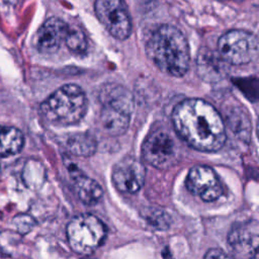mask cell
Returning a JSON list of instances; mask_svg holds the SVG:
<instances>
[{
	"label": "cell",
	"mask_w": 259,
	"mask_h": 259,
	"mask_svg": "<svg viewBox=\"0 0 259 259\" xmlns=\"http://www.w3.org/2000/svg\"><path fill=\"white\" fill-rule=\"evenodd\" d=\"M87 109L84 91L76 84H66L40 104V113L55 125L68 126L79 122Z\"/></svg>",
	"instance_id": "3"
},
{
	"label": "cell",
	"mask_w": 259,
	"mask_h": 259,
	"mask_svg": "<svg viewBox=\"0 0 259 259\" xmlns=\"http://www.w3.org/2000/svg\"><path fill=\"white\" fill-rule=\"evenodd\" d=\"M131 114L108 105H103L99 113L98 124L100 130L109 136L122 135L128 128Z\"/></svg>",
	"instance_id": "13"
},
{
	"label": "cell",
	"mask_w": 259,
	"mask_h": 259,
	"mask_svg": "<svg viewBox=\"0 0 259 259\" xmlns=\"http://www.w3.org/2000/svg\"><path fill=\"white\" fill-rule=\"evenodd\" d=\"M64 42L67 48L74 54L82 55L87 51L88 42L86 35L84 34L83 30L77 26L68 25Z\"/></svg>",
	"instance_id": "18"
},
{
	"label": "cell",
	"mask_w": 259,
	"mask_h": 259,
	"mask_svg": "<svg viewBox=\"0 0 259 259\" xmlns=\"http://www.w3.org/2000/svg\"><path fill=\"white\" fill-rule=\"evenodd\" d=\"M68 25L58 17L47 19L37 29L33 37V45L39 53H56L65 40Z\"/></svg>",
	"instance_id": "11"
},
{
	"label": "cell",
	"mask_w": 259,
	"mask_h": 259,
	"mask_svg": "<svg viewBox=\"0 0 259 259\" xmlns=\"http://www.w3.org/2000/svg\"><path fill=\"white\" fill-rule=\"evenodd\" d=\"M23 134L16 127L0 125V158L19 153L23 147Z\"/></svg>",
	"instance_id": "16"
},
{
	"label": "cell",
	"mask_w": 259,
	"mask_h": 259,
	"mask_svg": "<svg viewBox=\"0 0 259 259\" xmlns=\"http://www.w3.org/2000/svg\"><path fill=\"white\" fill-rule=\"evenodd\" d=\"M204 259H236V258L233 257V256H231L230 254L226 253V252L223 251L222 249L212 248V249H209V250L205 253Z\"/></svg>",
	"instance_id": "19"
},
{
	"label": "cell",
	"mask_w": 259,
	"mask_h": 259,
	"mask_svg": "<svg viewBox=\"0 0 259 259\" xmlns=\"http://www.w3.org/2000/svg\"><path fill=\"white\" fill-rule=\"evenodd\" d=\"M233 1H237V2H239V1H242V0H233Z\"/></svg>",
	"instance_id": "20"
},
{
	"label": "cell",
	"mask_w": 259,
	"mask_h": 259,
	"mask_svg": "<svg viewBox=\"0 0 259 259\" xmlns=\"http://www.w3.org/2000/svg\"><path fill=\"white\" fill-rule=\"evenodd\" d=\"M96 16L111 35L125 39L132 31V19L124 0H95Z\"/></svg>",
	"instance_id": "7"
},
{
	"label": "cell",
	"mask_w": 259,
	"mask_h": 259,
	"mask_svg": "<svg viewBox=\"0 0 259 259\" xmlns=\"http://www.w3.org/2000/svg\"><path fill=\"white\" fill-rule=\"evenodd\" d=\"M186 188L204 201H213L223 194V185L215 171L205 165L192 167L185 180Z\"/></svg>",
	"instance_id": "8"
},
{
	"label": "cell",
	"mask_w": 259,
	"mask_h": 259,
	"mask_svg": "<svg viewBox=\"0 0 259 259\" xmlns=\"http://www.w3.org/2000/svg\"><path fill=\"white\" fill-rule=\"evenodd\" d=\"M228 243L233 253L241 259H253L257 255L259 228L255 220L234 225L228 235Z\"/></svg>",
	"instance_id": "10"
},
{
	"label": "cell",
	"mask_w": 259,
	"mask_h": 259,
	"mask_svg": "<svg viewBox=\"0 0 259 259\" xmlns=\"http://www.w3.org/2000/svg\"><path fill=\"white\" fill-rule=\"evenodd\" d=\"M144 160L158 169H168L179 158V146L174 134L165 125H158L148 134L142 147Z\"/></svg>",
	"instance_id": "5"
},
{
	"label": "cell",
	"mask_w": 259,
	"mask_h": 259,
	"mask_svg": "<svg viewBox=\"0 0 259 259\" xmlns=\"http://www.w3.org/2000/svg\"><path fill=\"white\" fill-rule=\"evenodd\" d=\"M96 141L88 133H77L70 136L66 141L67 150L81 157H89L96 151Z\"/></svg>",
	"instance_id": "17"
},
{
	"label": "cell",
	"mask_w": 259,
	"mask_h": 259,
	"mask_svg": "<svg viewBox=\"0 0 259 259\" xmlns=\"http://www.w3.org/2000/svg\"><path fill=\"white\" fill-rule=\"evenodd\" d=\"M218 51L219 55L228 65H245L257 58L258 39L250 31L233 29L220 37Z\"/></svg>",
	"instance_id": "6"
},
{
	"label": "cell",
	"mask_w": 259,
	"mask_h": 259,
	"mask_svg": "<svg viewBox=\"0 0 259 259\" xmlns=\"http://www.w3.org/2000/svg\"><path fill=\"white\" fill-rule=\"evenodd\" d=\"M100 100L103 105L112 106L132 113L134 101L130 91L121 85H110L104 87L100 93Z\"/></svg>",
	"instance_id": "15"
},
{
	"label": "cell",
	"mask_w": 259,
	"mask_h": 259,
	"mask_svg": "<svg viewBox=\"0 0 259 259\" xmlns=\"http://www.w3.org/2000/svg\"><path fill=\"white\" fill-rule=\"evenodd\" d=\"M176 135L189 147L202 152L219 151L226 142V126L218 110L200 98L179 102L172 112Z\"/></svg>",
	"instance_id": "1"
},
{
	"label": "cell",
	"mask_w": 259,
	"mask_h": 259,
	"mask_svg": "<svg viewBox=\"0 0 259 259\" xmlns=\"http://www.w3.org/2000/svg\"><path fill=\"white\" fill-rule=\"evenodd\" d=\"M146 168L137 158L127 156L118 161L112 170V182L117 190L125 194L137 193L144 185Z\"/></svg>",
	"instance_id": "9"
},
{
	"label": "cell",
	"mask_w": 259,
	"mask_h": 259,
	"mask_svg": "<svg viewBox=\"0 0 259 259\" xmlns=\"http://www.w3.org/2000/svg\"><path fill=\"white\" fill-rule=\"evenodd\" d=\"M106 229L95 215L82 213L73 218L67 226V238L71 249L81 255H89L104 241Z\"/></svg>",
	"instance_id": "4"
},
{
	"label": "cell",
	"mask_w": 259,
	"mask_h": 259,
	"mask_svg": "<svg viewBox=\"0 0 259 259\" xmlns=\"http://www.w3.org/2000/svg\"><path fill=\"white\" fill-rule=\"evenodd\" d=\"M149 58L164 73L182 77L189 69V46L183 32L170 24L159 26L146 44Z\"/></svg>",
	"instance_id": "2"
},
{
	"label": "cell",
	"mask_w": 259,
	"mask_h": 259,
	"mask_svg": "<svg viewBox=\"0 0 259 259\" xmlns=\"http://www.w3.org/2000/svg\"><path fill=\"white\" fill-rule=\"evenodd\" d=\"M69 171L74 180V185L79 198L88 205L96 204L103 195L101 186L92 178L86 176L75 165L69 168Z\"/></svg>",
	"instance_id": "14"
},
{
	"label": "cell",
	"mask_w": 259,
	"mask_h": 259,
	"mask_svg": "<svg viewBox=\"0 0 259 259\" xmlns=\"http://www.w3.org/2000/svg\"><path fill=\"white\" fill-rule=\"evenodd\" d=\"M227 63L219 53L208 49H202L197 55V72L201 79L209 83H215L227 75Z\"/></svg>",
	"instance_id": "12"
}]
</instances>
